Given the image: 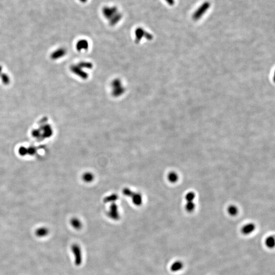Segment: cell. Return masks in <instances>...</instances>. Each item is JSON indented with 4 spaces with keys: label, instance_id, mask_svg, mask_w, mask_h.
I'll use <instances>...</instances> for the list:
<instances>
[{
    "label": "cell",
    "instance_id": "6da1fadb",
    "mask_svg": "<svg viewBox=\"0 0 275 275\" xmlns=\"http://www.w3.org/2000/svg\"><path fill=\"white\" fill-rule=\"evenodd\" d=\"M102 13L105 19L109 21L112 26H115L122 19V14L116 6H105L102 7Z\"/></svg>",
    "mask_w": 275,
    "mask_h": 275
},
{
    "label": "cell",
    "instance_id": "7a4b0ae2",
    "mask_svg": "<svg viewBox=\"0 0 275 275\" xmlns=\"http://www.w3.org/2000/svg\"><path fill=\"white\" fill-rule=\"evenodd\" d=\"M71 250L74 257V263L77 266H79L82 263V252L81 247L77 244H73L71 246Z\"/></svg>",
    "mask_w": 275,
    "mask_h": 275
},
{
    "label": "cell",
    "instance_id": "3957f363",
    "mask_svg": "<svg viewBox=\"0 0 275 275\" xmlns=\"http://www.w3.org/2000/svg\"><path fill=\"white\" fill-rule=\"evenodd\" d=\"M135 36L137 41H141L143 37H145L148 39H151L152 36L151 34L147 32L146 31L142 28H138L135 30Z\"/></svg>",
    "mask_w": 275,
    "mask_h": 275
},
{
    "label": "cell",
    "instance_id": "277c9868",
    "mask_svg": "<svg viewBox=\"0 0 275 275\" xmlns=\"http://www.w3.org/2000/svg\"><path fill=\"white\" fill-rule=\"evenodd\" d=\"M210 4L208 2H206L201 6V7L199 8L195 12L193 15V18L194 20H197L200 19L203 14L207 11V10L209 8Z\"/></svg>",
    "mask_w": 275,
    "mask_h": 275
},
{
    "label": "cell",
    "instance_id": "5b68a950",
    "mask_svg": "<svg viewBox=\"0 0 275 275\" xmlns=\"http://www.w3.org/2000/svg\"><path fill=\"white\" fill-rule=\"evenodd\" d=\"M256 229V225L254 223H250L245 225L242 229L241 232L243 235H248L252 234L254 231H255Z\"/></svg>",
    "mask_w": 275,
    "mask_h": 275
},
{
    "label": "cell",
    "instance_id": "8992f818",
    "mask_svg": "<svg viewBox=\"0 0 275 275\" xmlns=\"http://www.w3.org/2000/svg\"><path fill=\"white\" fill-rule=\"evenodd\" d=\"M184 264L183 262L180 261H176L173 262L170 266V270L172 272H175L180 271L183 270Z\"/></svg>",
    "mask_w": 275,
    "mask_h": 275
},
{
    "label": "cell",
    "instance_id": "52a82bcc",
    "mask_svg": "<svg viewBox=\"0 0 275 275\" xmlns=\"http://www.w3.org/2000/svg\"><path fill=\"white\" fill-rule=\"evenodd\" d=\"M49 234V230L46 227H41L38 228L35 231V234L38 237L42 238L47 236Z\"/></svg>",
    "mask_w": 275,
    "mask_h": 275
},
{
    "label": "cell",
    "instance_id": "ba28073f",
    "mask_svg": "<svg viewBox=\"0 0 275 275\" xmlns=\"http://www.w3.org/2000/svg\"><path fill=\"white\" fill-rule=\"evenodd\" d=\"M264 244L268 248L272 249L275 246V239L274 236H269L266 238Z\"/></svg>",
    "mask_w": 275,
    "mask_h": 275
},
{
    "label": "cell",
    "instance_id": "9c48e42d",
    "mask_svg": "<svg viewBox=\"0 0 275 275\" xmlns=\"http://www.w3.org/2000/svg\"><path fill=\"white\" fill-rule=\"evenodd\" d=\"M71 225L76 229H79L82 227V223L79 220L76 218H74L70 221Z\"/></svg>",
    "mask_w": 275,
    "mask_h": 275
},
{
    "label": "cell",
    "instance_id": "30bf717a",
    "mask_svg": "<svg viewBox=\"0 0 275 275\" xmlns=\"http://www.w3.org/2000/svg\"><path fill=\"white\" fill-rule=\"evenodd\" d=\"M168 179L171 183H176L179 179V176L175 172H171L168 176Z\"/></svg>",
    "mask_w": 275,
    "mask_h": 275
},
{
    "label": "cell",
    "instance_id": "8fae6325",
    "mask_svg": "<svg viewBox=\"0 0 275 275\" xmlns=\"http://www.w3.org/2000/svg\"><path fill=\"white\" fill-rule=\"evenodd\" d=\"M228 212L231 216H235L238 214V208L235 206H230L228 208Z\"/></svg>",
    "mask_w": 275,
    "mask_h": 275
},
{
    "label": "cell",
    "instance_id": "7c38bea8",
    "mask_svg": "<svg viewBox=\"0 0 275 275\" xmlns=\"http://www.w3.org/2000/svg\"><path fill=\"white\" fill-rule=\"evenodd\" d=\"M195 198V194L194 192H189L185 195V199H186L187 202H194Z\"/></svg>",
    "mask_w": 275,
    "mask_h": 275
},
{
    "label": "cell",
    "instance_id": "4fadbf2b",
    "mask_svg": "<svg viewBox=\"0 0 275 275\" xmlns=\"http://www.w3.org/2000/svg\"><path fill=\"white\" fill-rule=\"evenodd\" d=\"M195 208V204L194 202H187L185 206V209L189 212H192Z\"/></svg>",
    "mask_w": 275,
    "mask_h": 275
},
{
    "label": "cell",
    "instance_id": "5bb4252c",
    "mask_svg": "<svg viewBox=\"0 0 275 275\" xmlns=\"http://www.w3.org/2000/svg\"><path fill=\"white\" fill-rule=\"evenodd\" d=\"M19 152L21 156H25L28 154V148L24 146L21 147L19 149Z\"/></svg>",
    "mask_w": 275,
    "mask_h": 275
},
{
    "label": "cell",
    "instance_id": "9a60e30c",
    "mask_svg": "<svg viewBox=\"0 0 275 275\" xmlns=\"http://www.w3.org/2000/svg\"><path fill=\"white\" fill-rule=\"evenodd\" d=\"M35 152V149L34 148L31 147L29 148H28V154H34Z\"/></svg>",
    "mask_w": 275,
    "mask_h": 275
},
{
    "label": "cell",
    "instance_id": "2e32d148",
    "mask_svg": "<svg viewBox=\"0 0 275 275\" xmlns=\"http://www.w3.org/2000/svg\"><path fill=\"white\" fill-rule=\"evenodd\" d=\"M165 1L170 5H173V4H174V0H165Z\"/></svg>",
    "mask_w": 275,
    "mask_h": 275
},
{
    "label": "cell",
    "instance_id": "e0dca14e",
    "mask_svg": "<svg viewBox=\"0 0 275 275\" xmlns=\"http://www.w3.org/2000/svg\"><path fill=\"white\" fill-rule=\"evenodd\" d=\"M88 0H79V1L83 4H85L87 2Z\"/></svg>",
    "mask_w": 275,
    "mask_h": 275
}]
</instances>
